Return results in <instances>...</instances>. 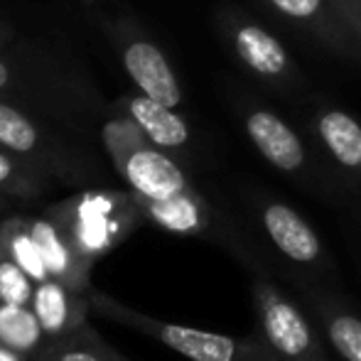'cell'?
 <instances>
[{
	"mask_svg": "<svg viewBox=\"0 0 361 361\" xmlns=\"http://www.w3.org/2000/svg\"><path fill=\"white\" fill-rule=\"evenodd\" d=\"M312 130L332 165L361 187V121L347 111L322 109L314 114Z\"/></svg>",
	"mask_w": 361,
	"mask_h": 361,
	"instance_id": "9a60e30c",
	"label": "cell"
},
{
	"mask_svg": "<svg viewBox=\"0 0 361 361\" xmlns=\"http://www.w3.org/2000/svg\"><path fill=\"white\" fill-rule=\"evenodd\" d=\"M84 3H94V0H84Z\"/></svg>",
	"mask_w": 361,
	"mask_h": 361,
	"instance_id": "4316f807",
	"label": "cell"
},
{
	"mask_svg": "<svg viewBox=\"0 0 361 361\" xmlns=\"http://www.w3.org/2000/svg\"><path fill=\"white\" fill-rule=\"evenodd\" d=\"M256 329L278 361H332L317 322L268 263L246 268Z\"/></svg>",
	"mask_w": 361,
	"mask_h": 361,
	"instance_id": "3957f363",
	"label": "cell"
},
{
	"mask_svg": "<svg viewBox=\"0 0 361 361\" xmlns=\"http://www.w3.org/2000/svg\"><path fill=\"white\" fill-rule=\"evenodd\" d=\"M332 5L361 47V0H332Z\"/></svg>",
	"mask_w": 361,
	"mask_h": 361,
	"instance_id": "7402d4cb",
	"label": "cell"
},
{
	"mask_svg": "<svg viewBox=\"0 0 361 361\" xmlns=\"http://www.w3.org/2000/svg\"><path fill=\"white\" fill-rule=\"evenodd\" d=\"M8 49L0 52V99L20 106L35 116L62 123L69 130H81V126L99 114L96 89L86 84L72 69L59 67L49 57H32L23 62L8 57Z\"/></svg>",
	"mask_w": 361,
	"mask_h": 361,
	"instance_id": "7a4b0ae2",
	"label": "cell"
},
{
	"mask_svg": "<svg viewBox=\"0 0 361 361\" xmlns=\"http://www.w3.org/2000/svg\"><path fill=\"white\" fill-rule=\"evenodd\" d=\"M261 256L293 290L339 288V268L324 238L293 204L271 195L251 202Z\"/></svg>",
	"mask_w": 361,
	"mask_h": 361,
	"instance_id": "6da1fadb",
	"label": "cell"
},
{
	"mask_svg": "<svg viewBox=\"0 0 361 361\" xmlns=\"http://www.w3.org/2000/svg\"><path fill=\"white\" fill-rule=\"evenodd\" d=\"M89 302L106 319H114L133 332L145 334L190 361H278L258 329H253L246 337H228V334L150 317L104 293H89Z\"/></svg>",
	"mask_w": 361,
	"mask_h": 361,
	"instance_id": "8992f818",
	"label": "cell"
},
{
	"mask_svg": "<svg viewBox=\"0 0 361 361\" xmlns=\"http://www.w3.org/2000/svg\"><path fill=\"white\" fill-rule=\"evenodd\" d=\"M219 27H221L233 57L253 76L271 81V84H295L298 69H295L288 49L261 23L248 18L246 13L226 8L219 15Z\"/></svg>",
	"mask_w": 361,
	"mask_h": 361,
	"instance_id": "9c48e42d",
	"label": "cell"
},
{
	"mask_svg": "<svg viewBox=\"0 0 361 361\" xmlns=\"http://www.w3.org/2000/svg\"><path fill=\"white\" fill-rule=\"evenodd\" d=\"M10 209H13V200L0 195V216H10Z\"/></svg>",
	"mask_w": 361,
	"mask_h": 361,
	"instance_id": "cb8c5ba5",
	"label": "cell"
},
{
	"mask_svg": "<svg viewBox=\"0 0 361 361\" xmlns=\"http://www.w3.org/2000/svg\"><path fill=\"white\" fill-rule=\"evenodd\" d=\"M30 226L49 276L81 295L91 293V266L76 253L59 224L49 214H42L30 216Z\"/></svg>",
	"mask_w": 361,
	"mask_h": 361,
	"instance_id": "4fadbf2b",
	"label": "cell"
},
{
	"mask_svg": "<svg viewBox=\"0 0 361 361\" xmlns=\"http://www.w3.org/2000/svg\"><path fill=\"white\" fill-rule=\"evenodd\" d=\"M0 344L35 359L44 349L47 339L39 319L30 305L0 302Z\"/></svg>",
	"mask_w": 361,
	"mask_h": 361,
	"instance_id": "ffe728a7",
	"label": "cell"
},
{
	"mask_svg": "<svg viewBox=\"0 0 361 361\" xmlns=\"http://www.w3.org/2000/svg\"><path fill=\"white\" fill-rule=\"evenodd\" d=\"M30 307L37 314L44 339L54 342V339L67 337L76 327L86 324V312H89L91 302L81 293L49 278L44 283H37Z\"/></svg>",
	"mask_w": 361,
	"mask_h": 361,
	"instance_id": "2e32d148",
	"label": "cell"
},
{
	"mask_svg": "<svg viewBox=\"0 0 361 361\" xmlns=\"http://www.w3.org/2000/svg\"><path fill=\"white\" fill-rule=\"evenodd\" d=\"M0 145L47 172L54 182L86 185L101 175L84 147L52 133L39 116L0 99Z\"/></svg>",
	"mask_w": 361,
	"mask_h": 361,
	"instance_id": "52a82bcc",
	"label": "cell"
},
{
	"mask_svg": "<svg viewBox=\"0 0 361 361\" xmlns=\"http://www.w3.org/2000/svg\"><path fill=\"white\" fill-rule=\"evenodd\" d=\"M114 104L138 123V128L147 135V140L152 145L162 147V150L172 152V155H180V152L187 150V145L192 140L190 126L175 109L140 94V91L123 94Z\"/></svg>",
	"mask_w": 361,
	"mask_h": 361,
	"instance_id": "5bb4252c",
	"label": "cell"
},
{
	"mask_svg": "<svg viewBox=\"0 0 361 361\" xmlns=\"http://www.w3.org/2000/svg\"><path fill=\"white\" fill-rule=\"evenodd\" d=\"M0 361H32L30 357H25V354L15 352V349L5 347V344H0Z\"/></svg>",
	"mask_w": 361,
	"mask_h": 361,
	"instance_id": "603a6c76",
	"label": "cell"
},
{
	"mask_svg": "<svg viewBox=\"0 0 361 361\" xmlns=\"http://www.w3.org/2000/svg\"><path fill=\"white\" fill-rule=\"evenodd\" d=\"M8 47H10V32L3 27V25H0V52H3V49H8Z\"/></svg>",
	"mask_w": 361,
	"mask_h": 361,
	"instance_id": "d4e9b609",
	"label": "cell"
},
{
	"mask_svg": "<svg viewBox=\"0 0 361 361\" xmlns=\"http://www.w3.org/2000/svg\"><path fill=\"white\" fill-rule=\"evenodd\" d=\"M37 283L18 266L10 256H0V302L32 305Z\"/></svg>",
	"mask_w": 361,
	"mask_h": 361,
	"instance_id": "44dd1931",
	"label": "cell"
},
{
	"mask_svg": "<svg viewBox=\"0 0 361 361\" xmlns=\"http://www.w3.org/2000/svg\"><path fill=\"white\" fill-rule=\"evenodd\" d=\"M278 18L288 20L290 25L302 32L312 35L334 54L349 59H361V47L342 18L334 10L332 0H263Z\"/></svg>",
	"mask_w": 361,
	"mask_h": 361,
	"instance_id": "7c38bea8",
	"label": "cell"
},
{
	"mask_svg": "<svg viewBox=\"0 0 361 361\" xmlns=\"http://www.w3.org/2000/svg\"><path fill=\"white\" fill-rule=\"evenodd\" d=\"M243 130L248 140L258 150V155L276 167L278 172L302 182L310 172V155L307 147L300 140V135L281 118L278 114L268 109H248L243 114Z\"/></svg>",
	"mask_w": 361,
	"mask_h": 361,
	"instance_id": "30bf717a",
	"label": "cell"
},
{
	"mask_svg": "<svg viewBox=\"0 0 361 361\" xmlns=\"http://www.w3.org/2000/svg\"><path fill=\"white\" fill-rule=\"evenodd\" d=\"M317 322L327 347L342 361H361V310L339 288L295 290Z\"/></svg>",
	"mask_w": 361,
	"mask_h": 361,
	"instance_id": "8fae6325",
	"label": "cell"
},
{
	"mask_svg": "<svg viewBox=\"0 0 361 361\" xmlns=\"http://www.w3.org/2000/svg\"><path fill=\"white\" fill-rule=\"evenodd\" d=\"M81 258L94 266L145 221L130 190H81L47 212Z\"/></svg>",
	"mask_w": 361,
	"mask_h": 361,
	"instance_id": "277c9868",
	"label": "cell"
},
{
	"mask_svg": "<svg viewBox=\"0 0 361 361\" xmlns=\"http://www.w3.org/2000/svg\"><path fill=\"white\" fill-rule=\"evenodd\" d=\"M0 256H3V238H0Z\"/></svg>",
	"mask_w": 361,
	"mask_h": 361,
	"instance_id": "484cf974",
	"label": "cell"
},
{
	"mask_svg": "<svg viewBox=\"0 0 361 361\" xmlns=\"http://www.w3.org/2000/svg\"><path fill=\"white\" fill-rule=\"evenodd\" d=\"M32 361H128V359L121 357L89 324H81L74 332H69L67 337L44 344V349Z\"/></svg>",
	"mask_w": 361,
	"mask_h": 361,
	"instance_id": "ac0fdd59",
	"label": "cell"
},
{
	"mask_svg": "<svg viewBox=\"0 0 361 361\" xmlns=\"http://www.w3.org/2000/svg\"><path fill=\"white\" fill-rule=\"evenodd\" d=\"M101 143L128 190L147 200H167L192 190V180L177 155L152 145L130 116L114 104L101 123Z\"/></svg>",
	"mask_w": 361,
	"mask_h": 361,
	"instance_id": "5b68a950",
	"label": "cell"
},
{
	"mask_svg": "<svg viewBox=\"0 0 361 361\" xmlns=\"http://www.w3.org/2000/svg\"><path fill=\"white\" fill-rule=\"evenodd\" d=\"M0 238H3L5 256L13 258L35 283H44L52 278L47 266H44L37 243H35L30 216H18V214L3 216V221H0Z\"/></svg>",
	"mask_w": 361,
	"mask_h": 361,
	"instance_id": "d6986e66",
	"label": "cell"
},
{
	"mask_svg": "<svg viewBox=\"0 0 361 361\" xmlns=\"http://www.w3.org/2000/svg\"><path fill=\"white\" fill-rule=\"evenodd\" d=\"M101 27L118 52L121 64H123L128 79L135 84V89L150 99L160 101V104L170 106V109H180L185 94H182L180 79H177L165 52L147 35H143L130 23H123V20L121 23H104Z\"/></svg>",
	"mask_w": 361,
	"mask_h": 361,
	"instance_id": "ba28073f",
	"label": "cell"
},
{
	"mask_svg": "<svg viewBox=\"0 0 361 361\" xmlns=\"http://www.w3.org/2000/svg\"><path fill=\"white\" fill-rule=\"evenodd\" d=\"M54 187V180L39 167L0 145V195L13 202H35Z\"/></svg>",
	"mask_w": 361,
	"mask_h": 361,
	"instance_id": "e0dca14e",
	"label": "cell"
}]
</instances>
